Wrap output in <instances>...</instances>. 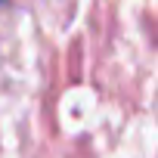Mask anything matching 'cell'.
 Listing matches in <instances>:
<instances>
[{"label":"cell","instance_id":"obj_1","mask_svg":"<svg viewBox=\"0 0 158 158\" xmlns=\"http://www.w3.org/2000/svg\"><path fill=\"white\" fill-rule=\"evenodd\" d=\"M3 3H6V0H0V6H3Z\"/></svg>","mask_w":158,"mask_h":158}]
</instances>
